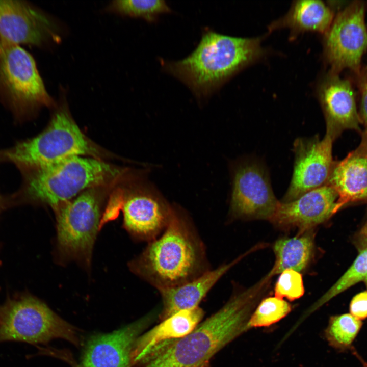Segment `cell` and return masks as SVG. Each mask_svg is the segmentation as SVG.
<instances>
[{
    "label": "cell",
    "instance_id": "cell-1",
    "mask_svg": "<svg viewBox=\"0 0 367 367\" xmlns=\"http://www.w3.org/2000/svg\"><path fill=\"white\" fill-rule=\"evenodd\" d=\"M263 292L256 283L234 294L191 332L159 344L130 367H207L218 352L245 332Z\"/></svg>",
    "mask_w": 367,
    "mask_h": 367
},
{
    "label": "cell",
    "instance_id": "cell-2",
    "mask_svg": "<svg viewBox=\"0 0 367 367\" xmlns=\"http://www.w3.org/2000/svg\"><path fill=\"white\" fill-rule=\"evenodd\" d=\"M260 37L242 38L207 29L195 49L176 61L162 60L163 70L186 85L199 99L211 96L227 81L265 54Z\"/></svg>",
    "mask_w": 367,
    "mask_h": 367
},
{
    "label": "cell",
    "instance_id": "cell-3",
    "mask_svg": "<svg viewBox=\"0 0 367 367\" xmlns=\"http://www.w3.org/2000/svg\"><path fill=\"white\" fill-rule=\"evenodd\" d=\"M130 269L158 290L180 285L209 270L203 243L175 207L162 234L131 262Z\"/></svg>",
    "mask_w": 367,
    "mask_h": 367
},
{
    "label": "cell",
    "instance_id": "cell-4",
    "mask_svg": "<svg viewBox=\"0 0 367 367\" xmlns=\"http://www.w3.org/2000/svg\"><path fill=\"white\" fill-rule=\"evenodd\" d=\"M121 175L122 171L98 159L74 156L35 169L27 193L33 199L56 209L83 192Z\"/></svg>",
    "mask_w": 367,
    "mask_h": 367
},
{
    "label": "cell",
    "instance_id": "cell-5",
    "mask_svg": "<svg viewBox=\"0 0 367 367\" xmlns=\"http://www.w3.org/2000/svg\"><path fill=\"white\" fill-rule=\"evenodd\" d=\"M99 151L72 118L66 104L56 110L46 128L36 136L17 143L2 156L35 169L74 156L99 155Z\"/></svg>",
    "mask_w": 367,
    "mask_h": 367
},
{
    "label": "cell",
    "instance_id": "cell-6",
    "mask_svg": "<svg viewBox=\"0 0 367 367\" xmlns=\"http://www.w3.org/2000/svg\"><path fill=\"white\" fill-rule=\"evenodd\" d=\"M56 339L77 348L82 345L77 329L36 297L25 295L8 298L0 305V343L46 344Z\"/></svg>",
    "mask_w": 367,
    "mask_h": 367
},
{
    "label": "cell",
    "instance_id": "cell-7",
    "mask_svg": "<svg viewBox=\"0 0 367 367\" xmlns=\"http://www.w3.org/2000/svg\"><path fill=\"white\" fill-rule=\"evenodd\" d=\"M0 99L19 115L55 104L32 56L20 45L1 39Z\"/></svg>",
    "mask_w": 367,
    "mask_h": 367
},
{
    "label": "cell",
    "instance_id": "cell-8",
    "mask_svg": "<svg viewBox=\"0 0 367 367\" xmlns=\"http://www.w3.org/2000/svg\"><path fill=\"white\" fill-rule=\"evenodd\" d=\"M101 201L92 188L56 209L58 244L63 254L89 260L100 225Z\"/></svg>",
    "mask_w": 367,
    "mask_h": 367
},
{
    "label": "cell",
    "instance_id": "cell-9",
    "mask_svg": "<svg viewBox=\"0 0 367 367\" xmlns=\"http://www.w3.org/2000/svg\"><path fill=\"white\" fill-rule=\"evenodd\" d=\"M56 20L40 8L24 1H0V39L20 45L42 47L59 43Z\"/></svg>",
    "mask_w": 367,
    "mask_h": 367
},
{
    "label": "cell",
    "instance_id": "cell-10",
    "mask_svg": "<svg viewBox=\"0 0 367 367\" xmlns=\"http://www.w3.org/2000/svg\"><path fill=\"white\" fill-rule=\"evenodd\" d=\"M366 48L364 6L356 1L337 15L326 33L325 55L334 71L348 68L358 72Z\"/></svg>",
    "mask_w": 367,
    "mask_h": 367
},
{
    "label": "cell",
    "instance_id": "cell-11",
    "mask_svg": "<svg viewBox=\"0 0 367 367\" xmlns=\"http://www.w3.org/2000/svg\"><path fill=\"white\" fill-rule=\"evenodd\" d=\"M279 203L268 173L261 163L251 160L236 166L230 203L234 216L270 221Z\"/></svg>",
    "mask_w": 367,
    "mask_h": 367
},
{
    "label": "cell",
    "instance_id": "cell-12",
    "mask_svg": "<svg viewBox=\"0 0 367 367\" xmlns=\"http://www.w3.org/2000/svg\"><path fill=\"white\" fill-rule=\"evenodd\" d=\"M335 139L326 132L321 140L316 135L310 138H299L295 141L293 174L281 202L294 200L327 184L334 163L332 150Z\"/></svg>",
    "mask_w": 367,
    "mask_h": 367
},
{
    "label": "cell",
    "instance_id": "cell-13",
    "mask_svg": "<svg viewBox=\"0 0 367 367\" xmlns=\"http://www.w3.org/2000/svg\"><path fill=\"white\" fill-rule=\"evenodd\" d=\"M155 314H147L110 333L91 336L75 367H130L135 344L152 323Z\"/></svg>",
    "mask_w": 367,
    "mask_h": 367
},
{
    "label": "cell",
    "instance_id": "cell-14",
    "mask_svg": "<svg viewBox=\"0 0 367 367\" xmlns=\"http://www.w3.org/2000/svg\"><path fill=\"white\" fill-rule=\"evenodd\" d=\"M173 207L151 189L137 190L123 203L124 226L135 237L150 242L164 231Z\"/></svg>",
    "mask_w": 367,
    "mask_h": 367
},
{
    "label": "cell",
    "instance_id": "cell-15",
    "mask_svg": "<svg viewBox=\"0 0 367 367\" xmlns=\"http://www.w3.org/2000/svg\"><path fill=\"white\" fill-rule=\"evenodd\" d=\"M337 199L334 189L326 184L294 200L279 201L270 221L284 228H298L300 232L311 229L337 212Z\"/></svg>",
    "mask_w": 367,
    "mask_h": 367
},
{
    "label": "cell",
    "instance_id": "cell-16",
    "mask_svg": "<svg viewBox=\"0 0 367 367\" xmlns=\"http://www.w3.org/2000/svg\"><path fill=\"white\" fill-rule=\"evenodd\" d=\"M317 95L325 118L326 132L335 139L346 130L362 133L360 116L349 81L329 75L319 85Z\"/></svg>",
    "mask_w": 367,
    "mask_h": 367
},
{
    "label": "cell",
    "instance_id": "cell-17",
    "mask_svg": "<svg viewBox=\"0 0 367 367\" xmlns=\"http://www.w3.org/2000/svg\"><path fill=\"white\" fill-rule=\"evenodd\" d=\"M326 184L338 195L336 211L350 203L367 201V132L358 146L343 160L334 162Z\"/></svg>",
    "mask_w": 367,
    "mask_h": 367
},
{
    "label": "cell",
    "instance_id": "cell-18",
    "mask_svg": "<svg viewBox=\"0 0 367 367\" xmlns=\"http://www.w3.org/2000/svg\"><path fill=\"white\" fill-rule=\"evenodd\" d=\"M232 261L208 270L196 278L180 285L158 290L160 293L162 308L159 314L162 321L183 310L199 306L200 302L217 282L246 254Z\"/></svg>",
    "mask_w": 367,
    "mask_h": 367
},
{
    "label": "cell",
    "instance_id": "cell-19",
    "mask_svg": "<svg viewBox=\"0 0 367 367\" xmlns=\"http://www.w3.org/2000/svg\"><path fill=\"white\" fill-rule=\"evenodd\" d=\"M204 311L199 306L181 310L163 320L137 339L132 353L131 365L142 359L154 346L178 339L191 332L201 322Z\"/></svg>",
    "mask_w": 367,
    "mask_h": 367
},
{
    "label": "cell",
    "instance_id": "cell-20",
    "mask_svg": "<svg viewBox=\"0 0 367 367\" xmlns=\"http://www.w3.org/2000/svg\"><path fill=\"white\" fill-rule=\"evenodd\" d=\"M333 16L331 9L321 1H295L284 15L269 25V29L288 28L293 34L307 31L326 33Z\"/></svg>",
    "mask_w": 367,
    "mask_h": 367
},
{
    "label": "cell",
    "instance_id": "cell-21",
    "mask_svg": "<svg viewBox=\"0 0 367 367\" xmlns=\"http://www.w3.org/2000/svg\"><path fill=\"white\" fill-rule=\"evenodd\" d=\"M314 238L311 229L295 237L277 240L273 246L275 262L267 275L272 277L287 269L299 272L304 270L313 256Z\"/></svg>",
    "mask_w": 367,
    "mask_h": 367
},
{
    "label": "cell",
    "instance_id": "cell-22",
    "mask_svg": "<svg viewBox=\"0 0 367 367\" xmlns=\"http://www.w3.org/2000/svg\"><path fill=\"white\" fill-rule=\"evenodd\" d=\"M108 12L123 16L142 18L153 23L160 15L172 11L163 0H116L112 1L106 8Z\"/></svg>",
    "mask_w": 367,
    "mask_h": 367
},
{
    "label": "cell",
    "instance_id": "cell-23",
    "mask_svg": "<svg viewBox=\"0 0 367 367\" xmlns=\"http://www.w3.org/2000/svg\"><path fill=\"white\" fill-rule=\"evenodd\" d=\"M367 275V243L350 267L340 278L304 312L308 317L329 300L354 284L363 281Z\"/></svg>",
    "mask_w": 367,
    "mask_h": 367
},
{
    "label": "cell",
    "instance_id": "cell-24",
    "mask_svg": "<svg viewBox=\"0 0 367 367\" xmlns=\"http://www.w3.org/2000/svg\"><path fill=\"white\" fill-rule=\"evenodd\" d=\"M362 326L361 321L350 313H345L330 318L325 330V336L329 344L337 349L350 347Z\"/></svg>",
    "mask_w": 367,
    "mask_h": 367
},
{
    "label": "cell",
    "instance_id": "cell-25",
    "mask_svg": "<svg viewBox=\"0 0 367 367\" xmlns=\"http://www.w3.org/2000/svg\"><path fill=\"white\" fill-rule=\"evenodd\" d=\"M291 304L276 297L263 299L250 316L244 326L245 332L252 328L266 327L285 317L291 311Z\"/></svg>",
    "mask_w": 367,
    "mask_h": 367
},
{
    "label": "cell",
    "instance_id": "cell-26",
    "mask_svg": "<svg viewBox=\"0 0 367 367\" xmlns=\"http://www.w3.org/2000/svg\"><path fill=\"white\" fill-rule=\"evenodd\" d=\"M304 293L302 276L300 272L287 269L280 273L275 285V297L282 299L286 298L292 301L300 298Z\"/></svg>",
    "mask_w": 367,
    "mask_h": 367
},
{
    "label": "cell",
    "instance_id": "cell-27",
    "mask_svg": "<svg viewBox=\"0 0 367 367\" xmlns=\"http://www.w3.org/2000/svg\"><path fill=\"white\" fill-rule=\"evenodd\" d=\"M350 314L361 321L367 318V291L356 294L350 304Z\"/></svg>",
    "mask_w": 367,
    "mask_h": 367
},
{
    "label": "cell",
    "instance_id": "cell-28",
    "mask_svg": "<svg viewBox=\"0 0 367 367\" xmlns=\"http://www.w3.org/2000/svg\"><path fill=\"white\" fill-rule=\"evenodd\" d=\"M360 88L361 98L359 116L361 123H363L365 127L364 130L367 132V72L361 80Z\"/></svg>",
    "mask_w": 367,
    "mask_h": 367
},
{
    "label": "cell",
    "instance_id": "cell-29",
    "mask_svg": "<svg viewBox=\"0 0 367 367\" xmlns=\"http://www.w3.org/2000/svg\"><path fill=\"white\" fill-rule=\"evenodd\" d=\"M354 354L357 357V358H358V359H359V360H360V361H361V363H362V367H367V363L365 362V361H364L362 359V358H361L360 356H359L358 354H357L356 352H355V351H354Z\"/></svg>",
    "mask_w": 367,
    "mask_h": 367
},
{
    "label": "cell",
    "instance_id": "cell-30",
    "mask_svg": "<svg viewBox=\"0 0 367 367\" xmlns=\"http://www.w3.org/2000/svg\"><path fill=\"white\" fill-rule=\"evenodd\" d=\"M363 281L365 282L367 287V275H366Z\"/></svg>",
    "mask_w": 367,
    "mask_h": 367
},
{
    "label": "cell",
    "instance_id": "cell-31",
    "mask_svg": "<svg viewBox=\"0 0 367 367\" xmlns=\"http://www.w3.org/2000/svg\"><path fill=\"white\" fill-rule=\"evenodd\" d=\"M0 156H2V154H0Z\"/></svg>",
    "mask_w": 367,
    "mask_h": 367
}]
</instances>
